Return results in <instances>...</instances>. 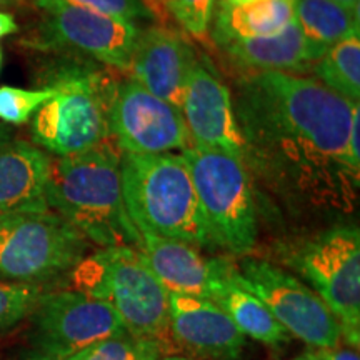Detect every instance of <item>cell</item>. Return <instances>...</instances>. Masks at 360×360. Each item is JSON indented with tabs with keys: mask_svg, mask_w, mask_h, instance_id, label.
I'll use <instances>...</instances> for the list:
<instances>
[{
	"mask_svg": "<svg viewBox=\"0 0 360 360\" xmlns=\"http://www.w3.org/2000/svg\"><path fill=\"white\" fill-rule=\"evenodd\" d=\"M355 105L300 74H249L233 101L249 174L297 209L352 212L360 179L347 154Z\"/></svg>",
	"mask_w": 360,
	"mask_h": 360,
	"instance_id": "cell-1",
	"label": "cell"
},
{
	"mask_svg": "<svg viewBox=\"0 0 360 360\" xmlns=\"http://www.w3.org/2000/svg\"><path fill=\"white\" fill-rule=\"evenodd\" d=\"M122 152L114 142L51 162L47 204L87 242L103 247L141 244L124 204Z\"/></svg>",
	"mask_w": 360,
	"mask_h": 360,
	"instance_id": "cell-2",
	"label": "cell"
},
{
	"mask_svg": "<svg viewBox=\"0 0 360 360\" xmlns=\"http://www.w3.org/2000/svg\"><path fill=\"white\" fill-rule=\"evenodd\" d=\"M124 204L139 233L209 245L195 188L182 154L120 155Z\"/></svg>",
	"mask_w": 360,
	"mask_h": 360,
	"instance_id": "cell-3",
	"label": "cell"
},
{
	"mask_svg": "<svg viewBox=\"0 0 360 360\" xmlns=\"http://www.w3.org/2000/svg\"><path fill=\"white\" fill-rule=\"evenodd\" d=\"M72 290L105 300L127 334L174 344L169 327V292L154 276L137 247H103L69 270Z\"/></svg>",
	"mask_w": 360,
	"mask_h": 360,
	"instance_id": "cell-4",
	"label": "cell"
},
{
	"mask_svg": "<svg viewBox=\"0 0 360 360\" xmlns=\"http://www.w3.org/2000/svg\"><path fill=\"white\" fill-rule=\"evenodd\" d=\"M210 244L247 255L259 233L254 184L245 164L225 152L200 147L182 150Z\"/></svg>",
	"mask_w": 360,
	"mask_h": 360,
	"instance_id": "cell-5",
	"label": "cell"
},
{
	"mask_svg": "<svg viewBox=\"0 0 360 360\" xmlns=\"http://www.w3.org/2000/svg\"><path fill=\"white\" fill-rule=\"evenodd\" d=\"M56 94L35 112L34 142L57 157L90 150L110 141L109 102L114 84L102 74L67 69L56 75Z\"/></svg>",
	"mask_w": 360,
	"mask_h": 360,
	"instance_id": "cell-6",
	"label": "cell"
},
{
	"mask_svg": "<svg viewBox=\"0 0 360 360\" xmlns=\"http://www.w3.org/2000/svg\"><path fill=\"white\" fill-rule=\"evenodd\" d=\"M89 242L60 215L19 210L0 215V281L35 283L69 272Z\"/></svg>",
	"mask_w": 360,
	"mask_h": 360,
	"instance_id": "cell-7",
	"label": "cell"
},
{
	"mask_svg": "<svg viewBox=\"0 0 360 360\" xmlns=\"http://www.w3.org/2000/svg\"><path fill=\"white\" fill-rule=\"evenodd\" d=\"M294 264L340 323L342 340L360 344V232L337 225L310 238Z\"/></svg>",
	"mask_w": 360,
	"mask_h": 360,
	"instance_id": "cell-8",
	"label": "cell"
},
{
	"mask_svg": "<svg viewBox=\"0 0 360 360\" xmlns=\"http://www.w3.org/2000/svg\"><path fill=\"white\" fill-rule=\"evenodd\" d=\"M238 278L262 300L276 321L312 349L337 347L342 328L335 315L304 282L267 260L244 257L237 264Z\"/></svg>",
	"mask_w": 360,
	"mask_h": 360,
	"instance_id": "cell-9",
	"label": "cell"
},
{
	"mask_svg": "<svg viewBox=\"0 0 360 360\" xmlns=\"http://www.w3.org/2000/svg\"><path fill=\"white\" fill-rule=\"evenodd\" d=\"M109 129L119 150L127 154H165L191 147L182 110L132 79L112 89Z\"/></svg>",
	"mask_w": 360,
	"mask_h": 360,
	"instance_id": "cell-10",
	"label": "cell"
},
{
	"mask_svg": "<svg viewBox=\"0 0 360 360\" xmlns=\"http://www.w3.org/2000/svg\"><path fill=\"white\" fill-rule=\"evenodd\" d=\"M40 11L44 20L39 27V47L80 52L114 69L127 70L141 34L135 22L67 4H51Z\"/></svg>",
	"mask_w": 360,
	"mask_h": 360,
	"instance_id": "cell-11",
	"label": "cell"
},
{
	"mask_svg": "<svg viewBox=\"0 0 360 360\" xmlns=\"http://www.w3.org/2000/svg\"><path fill=\"white\" fill-rule=\"evenodd\" d=\"M34 310L40 345L57 360L69 359L109 337L127 334L105 300L75 290L42 294Z\"/></svg>",
	"mask_w": 360,
	"mask_h": 360,
	"instance_id": "cell-12",
	"label": "cell"
},
{
	"mask_svg": "<svg viewBox=\"0 0 360 360\" xmlns=\"http://www.w3.org/2000/svg\"><path fill=\"white\" fill-rule=\"evenodd\" d=\"M180 110L191 146L225 152L244 162L245 142L233 110L231 90L199 62L188 74Z\"/></svg>",
	"mask_w": 360,
	"mask_h": 360,
	"instance_id": "cell-13",
	"label": "cell"
},
{
	"mask_svg": "<svg viewBox=\"0 0 360 360\" xmlns=\"http://www.w3.org/2000/svg\"><path fill=\"white\" fill-rule=\"evenodd\" d=\"M169 327L174 344L199 360H238L247 339L207 297L169 294Z\"/></svg>",
	"mask_w": 360,
	"mask_h": 360,
	"instance_id": "cell-14",
	"label": "cell"
},
{
	"mask_svg": "<svg viewBox=\"0 0 360 360\" xmlns=\"http://www.w3.org/2000/svg\"><path fill=\"white\" fill-rule=\"evenodd\" d=\"M195 64L193 49L182 35L165 27H150L139 34L127 70L143 89L180 109Z\"/></svg>",
	"mask_w": 360,
	"mask_h": 360,
	"instance_id": "cell-15",
	"label": "cell"
},
{
	"mask_svg": "<svg viewBox=\"0 0 360 360\" xmlns=\"http://www.w3.org/2000/svg\"><path fill=\"white\" fill-rule=\"evenodd\" d=\"M207 299L217 304L245 337L270 347H278L290 340L289 332L276 321L262 300L240 282L237 265L229 259H212V278Z\"/></svg>",
	"mask_w": 360,
	"mask_h": 360,
	"instance_id": "cell-16",
	"label": "cell"
},
{
	"mask_svg": "<svg viewBox=\"0 0 360 360\" xmlns=\"http://www.w3.org/2000/svg\"><path fill=\"white\" fill-rule=\"evenodd\" d=\"M137 249L169 294L209 295L212 259H205L197 245L177 238L141 233Z\"/></svg>",
	"mask_w": 360,
	"mask_h": 360,
	"instance_id": "cell-17",
	"label": "cell"
},
{
	"mask_svg": "<svg viewBox=\"0 0 360 360\" xmlns=\"http://www.w3.org/2000/svg\"><path fill=\"white\" fill-rule=\"evenodd\" d=\"M52 159L27 142L0 147V215L19 210H47V182Z\"/></svg>",
	"mask_w": 360,
	"mask_h": 360,
	"instance_id": "cell-18",
	"label": "cell"
},
{
	"mask_svg": "<svg viewBox=\"0 0 360 360\" xmlns=\"http://www.w3.org/2000/svg\"><path fill=\"white\" fill-rule=\"evenodd\" d=\"M233 64L254 72H290L300 74L309 70L328 49L310 42L295 19L281 34L262 39L233 40L220 45Z\"/></svg>",
	"mask_w": 360,
	"mask_h": 360,
	"instance_id": "cell-19",
	"label": "cell"
},
{
	"mask_svg": "<svg viewBox=\"0 0 360 360\" xmlns=\"http://www.w3.org/2000/svg\"><path fill=\"white\" fill-rule=\"evenodd\" d=\"M294 19V0H255L240 6L222 0L215 13L212 37L219 47L233 40L270 37L285 30Z\"/></svg>",
	"mask_w": 360,
	"mask_h": 360,
	"instance_id": "cell-20",
	"label": "cell"
},
{
	"mask_svg": "<svg viewBox=\"0 0 360 360\" xmlns=\"http://www.w3.org/2000/svg\"><path fill=\"white\" fill-rule=\"evenodd\" d=\"M294 17L305 37L323 49L360 32L359 8L332 0H294Z\"/></svg>",
	"mask_w": 360,
	"mask_h": 360,
	"instance_id": "cell-21",
	"label": "cell"
},
{
	"mask_svg": "<svg viewBox=\"0 0 360 360\" xmlns=\"http://www.w3.org/2000/svg\"><path fill=\"white\" fill-rule=\"evenodd\" d=\"M310 70L322 85L350 103L360 98V37L354 35L332 45Z\"/></svg>",
	"mask_w": 360,
	"mask_h": 360,
	"instance_id": "cell-22",
	"label": "cell"
},
{
	"mask_svg": "<svg viewBox=\"0 0 360 360\" xmlns=\"http://www.w3.org/2000/svg\"><path fill=\"white\" fill-rule=\"evenodd\" d=\"M162 354L154 340L124 334L97 342L65 360H157Z\"/></svg>",
	"mask_w": 360,
	"mask_h": 360,
	"instance_id": "cell-23",
	"label": "cell"
},
{
	"mask_svg": "<svg viewBox=\"0 0 360 360\" xmlns=\"http://www.w3.org/2000/svg\"><path fill=\"white\" fill-rule=\"evenodd\" d=\"M56 87L45 85L42 89H20L12 85L0 87V119L7 124L20 125L29 122L30 117L53 97Z\"/></svg>",
	"mask_w": 360,
	"mask_h": 360,
	"instance_id": "cell-24",
	"label": "cell"
},
{
	"mask_svg": "<svg viewBox=\"0 0 360 360\" xmlns=\"http://www.w3.org/2000/svg\"><path fill=\"white\" fill-rule=\"evenodd\" d=\"M42 289L37 283L0 281V328H8L27 317L37 305Z\"/></svg>",
	"mask_w": 360,
	"mask_h": 360,
	"instance_id": "cell-25",
	"label": "cell"
},
{
	"mask_svg": "<svg viewBox=\"0 0 360 360\" xmlns=\"http://www.w3.org/2000/svg\"><path fill=\"white\" fill-rule=\"evenodd\" d=\"M167 6L188 34L204 39L212 24L215 0H165Z\"/></svg>",
	"mask_w": 360,
	"mask_h": 360,
	"instance_id": "cell-26",
	"label": "cell"
},
{
	"mask_svg": "<svg viewBox=\"0 0 360 360\" xmlns=\"http://www.w3.org/2000/svg\"><path fill=\"white\" fill-rule=\"evenodd\" d=\"M51 4H67L87 8V11L103 13V15L119 17L125 20L147 19L150 17V11L143 4V0H35V6L39 8L51 6Z\"/></svg>",
	"mask_w": 360,
	"mask_h": 360,
	"instance_id": "cell-27",
	"label": "cell"
},
{
	"mask_svg": "<svg viewBox=\"0 0 360 360\" xmlns=\"http://www.w3.org/2000/svg\"><path fill=\"white\" fill-rule=\"evenodd\" d=\"M307 360H360L359 349L354 347H327V349H310L304 354Z\"/></svg>",
	"mask_w": 360,
	"mask_h": 360,
	"instance_id": "cell-28",
	"label": "cell"
},
{
	"mask_svg": "<svg viewBox=\"0 0 360 360\" xmlns=\"http://www.w3.org/2000/svg\"><path fill=\"white\" fill-rule=\"evenodd\" d=\"M359 134H360V107L359 103L355 105L352 114V124H350L349 130V143H347V154L350 159V164L355 169L360 170V143H359Z\"/></svg>",
	"mask_w": 360,
	"mask_h": 360,
	"instance_id": "cell-29",
	"label": "cell"
},
{
	"mask_svg": "<svg viewBox=\"0 0 360 360\" xmlns=\"http://www.w3.org/2000/svg\"><path fill=\"white\" fill-rule=\"evenodd\" d=\"M17 22L13 19L12 13L0 12V39L7 37V35L17 32Z\"/></svg>",
	"mask_w": 360,
	"mask_h": 360,
	"instance_id": "cell-30",
	"label": "cell"
},
{
	"mask_svg": "<svg viewBox=\"0 0 360 360\" xmlns=\"http://www.w3.org/2000/svg\"><path fill=\"white\" fill-rule=\"evenodd\" d=\"M157 360H199V359H193L191 355H182V354H162Z\"/></svg>",
	"mask_w": 360,
	"mask_h": 360,
	"instance_id": "cell-31",
	"label": "cell"
},
{
	"mask_svg": "<svg viewBox=\"0 0 360 360\" xmlns=\"http://www.w3.org/2000/svg\"><path fill=\"white\" fill-rule=\"evenodd\" d=\"M24 360H57V359L45 352H39V354H30L29 357H25Z\"/></svg>",
	"mask_w": 360,
	"mask_h": 360,
	"instance_id": "cell-32",
	"label": "cell"
},
{
	"mask_svg": "<svg viewBox=\"0 0 360 360\" xmlns=\"http://www.w3.org/2000/svg\"><path fill=\"white\" fill-rule=\"evenodd\" d=\"M332 2H337L340 4V6L349 7V8H359L360 0H332Z\"/></svg>",
	"mask_w": 360,
	"mask_h": 360,
	"instance_id": "cell-33",
	"label": "cell"
},
{
	"mask_svg": "<svg viewBox=\"0 0 360 360\" xmlns=\"http://www.w3.org/2000/svg\"><path fill=\"white\" fill-rule=\"evenodd\" d=\"M224 2L232 4V6H240V4H249V2H255V0H224Z\"/></svg>",
	"mask_w": 360,
	"mask_h": 360,
	"instance_id": "cell-34",
	"label": "cell"
},
{
	"mask_svg": "<svg viewBox=\"0 0 360 360\" xmlns=\"http://www.w3.org/2000/svg\"><path fill=\"white\" fill-rule=\"evenodd\" d=\"M22 0H0V7H7V6H13V4H19Z\"/></svg>",
	"mask_w": 360,
	"mask_h": 360,
	"instance_id": "cell-35",
	"label": "cell"
},
{
	"mask_svg": "<svg viewBox=\"0 0 360 360\" xmlns=\"http://www.w3.org/2000/svg\"><path fill=\"white\" fill-rule=\"evenodd\" d=\"M292 360H307V357H305V355H300V357H295V359H292Z\"/></svg>",
	"mask_w": 360,
	"mask_h": 360,
	"instance_id": "cell-36",
	"label": "cell"
},
{
	"mask_svg": "<svg viewBox=\"0 0 360 360\" xmlns=\"http://www.w3.org/2000/svg\"><path fill=\"white\" fill-rule=\"evenodd\" d=\"M0 69H2V49H0Z\"/></svg>",
	"mask_w": 360,
	"mask_h": 360,
	"instance_id": "cell-37",
	"label": "cell"
}]
</instances>
